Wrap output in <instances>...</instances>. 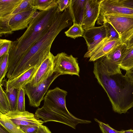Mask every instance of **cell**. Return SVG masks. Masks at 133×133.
I'll use <instances>...</instances> for the list:
<instances>
[{
	"label": "cell",
	"mask_w": 133,
	"mask_h": 133,
	"mask_svg": "<svg viewBox=\"0 0 133 133\" xmlns=\"http://www.w3.org/2000/svg\"><path fill=\"white\" fill-rule=\"evenodd\" d=\"M93 73L107 93L115 112L125 114L133 107V81L126 75L109 73L99 59L94 62Z\"/></svg>",
	"instance_id": "6da1fadb"
},
{
	"label": "cell",
	"mask_w": 133,
	"mask_h": 133,
	"mask_svg": "<svg viewBox=\"0 0 133 133\" xmlns=\"http://www.w3.org/2000/svg\"><path fill=\"white\" fill-rule=\"evenodd\" d=\"M61 12L58 5L46 11L35 12L23 35L12 41L9 51L8 75H12L23 55L49 30Z\"/></svg>",
	"instance_id": "7a4b0ae2"
},
{
	"label": "cell",
	"mask_w": 133,
	"mask_h": 133,
	"mask_svg": "<svg viewBox=\"0 0 133 133\" xmlns=\"http://www.w3.org/2000/svg\"><path fill=\"white\" fill-rule=\"evenodd\" d=\"M72 22V16L68 10L61 12L49 30L23 55L12 75L16 77L30 68L41 64L50 52L52 44L57 35L63 29L69 27Z\"/></svg>",
	"instance_id": "3957f363"
},
{
	"label": "cell",
	"mask_w": 133,
	"mask_h": 133,
	"mask_svg": "<svg viewBox=\"0 0 133 133\" xmlns=\"http://www.w3.org/2000/svg\"><path fill=\"white\" fill-rule=\"evenodd\" d=\"M67 94V91L57 87L49 90L44 97L43 106L36 110L35 116L44 123L58 122L74 129L78 124H83L84 119L75 117L67 109L65 97Z\"/></svg>",
	"instance_id": "277c9868"
},
{
	"label": "cell",
	"mask_w": 133,
	"mask_h": 133,
	"mask_svg": "<svg viewBox=\"0 0 133 133\" xmlns=\"http://www.w3.org/2000/svg\"><path fill=\"white\" fill-rule=\"evenodd\" d=\"M97 24L102 25L107 22L110 24L118 34L121 44L126 43L133 35V17L108 15H99Z\"/></svg>",
	"instance_id": "5b68a950"
},
{
	"label": "cell",
	"mask_w": 133,
	"mask_h": 133,
	"mask_svg": "<svg viewBox=\"0 0 133 133\" xmlns=\"http://www.w3.org/2000/svg\"><path fill=\"white\" fill-rule=\"evenodd\" d=\"M60 75L59 74L54 72L52 76L37 87L31 86L29 84L25 86V94L28 98L29 105L34 107H38L44 99V96L51 84Z\"/></svg>",
	"instance_id": "8992f818"
},
{
	"label": "cell",
	"mask_w": 133,
	"mask_h": 133,
	"mask_svg": "<svg viewBox=\"0 0 133 133\" xmlns=\"http://www.w3.org/2000/svg\"><path fill=\"white\" fill-rule=\"evenodd\" d=\"M55 57L54 72L61 75H76L79 77L80 69L77 58L72 55H68L64 52L57 54Z\"/></svg>",
	"instance_id": "52a82bcc"
},
{
	"label": "cell",
	"mask_w": 133,
	"mask_h": 133,
	"mask_svg": "<svg viewBox=\"0 0 133 133\" xmlns=\"http://www.w3.org/2000/svg\"><path fill=\"white\" fill-rule=\"evenodd\" d=\"M126 48L125 44L121 43L106 55L98 59L109 73H122L120 64L122 54Z\"/></svg>",
	"instance_id": "ba28073f"
},
{
	"label": "cell",
	"mask_w": 133,
	"mask_h": 133,
	"mask_svg": "<svg viewBox=\"0 0 133 133\" xmlns=\"http://www.w3.org/2000/svg\"><path fill=\"white\" fill-rule=\"evenodd\" d=\"M108 15L133 17V9L123 5L119 0H102L99 15Z\"/></svg>",
	"instance_id": "9c48e42d"
},
{
	"label": "cell",
	"mask_w": 133,
	"mask_h": 133,
	"mask_svg": "<svg viewBox=\"0 0 133 133\" xmlns=\"http://www.w3.org/2000/svg\"><path fill=\"white\" fill-rule=\"evenodd\" d=\"M121 43L120 39H113L106 37L92 49L88 51L84 57L89 58V61L94 62L106 55Z\"/></svg>",
	"instance_id": "30bf717a"
},
{
	"label": "cell",
	"mask_w": 133,
	"mask_h": 133,
	"mask_svg": "<svg viewBox=\"0 0 133 133\" xmlns=\"http://www.w3.org/2000/svg\"><path fill=\"white\" fill-rule=\"evenodd\" d=\"M55 65V56L50 52L42 62L35 76L29 84L33 87L39 85L52 75L54 72Z\"/></svg>",
	"instance_id": "8fae6325"
},
{
	"label": "cell",
	"mask_w": 133,
	"mask_h": 133,
	"mask_svg": "<svg viewBox=\"0 0 133 133\" xmlns=\"http://www.w3.org/2000/svg\"><path fill=\"white\" fill-rule=\"evenodd\" d=\"M102 0H86L81 25L84 29L94 27L100 14Z\"/></svg>",
	"instance_id": "7c38bea8"
},
{
	"label": "cell",
	"mask_w": 133,
	"mask_h": 133,
	"mask_svg": "<svg viewBox=\"0 0 133 133\" xmlns=\"http://www.w3.org/2000/svg\"><path fill=\"white\" fill-rule=\"evenodd\" d=\"M0 117L10 120L19 126L31 125H40L44 123L42 120L36 118L34 114L26 111H11L5 114L0 113Z\"/></svg>",
	"instance_id": "4fadbf2b"
},
{
	"label": "cell",
	"mask_w": 133,
	"mask_h": 133,
	"mask_svg": "<svg viewBox=\"0 0 133 133\" xmlns=\"http://www.w3.org/2000/svg\"><path fill=\"white\" fill-rule=\"evenodd\" d=\"M41 64L30 68L15 77L8 79L6 82L5 91L24 87L33 79Z\"/></svg>",
	"instance_id": "5bb4252c"
},
{
	"label": "cell",
	"mask_w": 133,
	"mask_h": 133,
	"mask_svg": "<svg viewBox=\"0 0 133 133\" xmlns=\"http://www.w3.org/2000/svg\"><path fill=\"white\" fill-rule=\"evenodd\" d=\"M37 10L34 8L31 10L11 14L9 21V26L14 31L23 29L27 28L31 22Z\"/></svg>",
	"instance_id": "9a60e30c"
},
{
	"label": "cell",
	"mask_w": 133,
	"mask_h": 133,
	"mask_svg": "<svg viewBox=\"0 0 133 133\" xmlns=\"http://www.w3.org/2000/svg\"><path fill=\"white\" fill-rule=\"evenodd\" d=\"M83 36L86 41L88 51L90 50L107 37L105 26L103 25L85 29Z\"/></svg>",
	"instance_id": "2e32d148"
},
{
	"label": "cell",
	"mask_w": 133,
	"mask_h": 133,
	"mask_svg": "<svg viewBox=\"0 0 133 133\" xmlns=\"http://www.w3.org/2000/svg\"><path fill=\"white\" fill-rule=\"evenodd\" d=\"M86 0H71L70 8L73 23L81 24Z\"/></svg>",
	"instance_id": "e0dca14e"
},
{
	"label": "cell",
	"mask_w": 133,
	"mask_h": 133,
	"mask_svg": "<svg viewBox=\"0 0 133 133\" xmlns=\"http://www.w3.org/2000/svg\"><path fill=\"white\" fill-rule=\"evenodd\" d=\"M22 0H0V17L11 14Z\"/></svg>",
	"instance_id": "ac0fdd59"
},
{
	"label": "cell",
	"mask_w": 133,
	"mask_h": 133,
	"mask_svg": "<svg viewBox=\"0 0 133 133\" xmlns=\"http://www.w3.org/2000/svg\"><path fill=\"white\" fill-rule=\"evenodd\" d=\"M121 69L126 71L133 68V46L124 51L120 64Z\"/></svg>",
	"instance_id": "d6986e66"
},
{
	"label": "cell",
	"mask_w": 133,
	"mask_h": 133,
	"mask_svg": "<svg viewBox=\"0 0 133 133\" xmlns=\"http://www.w3.org/2000/svg\"><path fill=\"white\" fill-rule=\"evenodd\" d=\"M57 0H35L34 8L40 11H46L57 5Z\"/></svg>",
	"instance_id": "ffe728a7"
},
{
	"label": "cell",
	"mask_w": 133,
	"mask_h": 133,
	"mask_svg": "<svg viewBox=\"0 0 133 133\" xmlns=\"http://www.w3.org/2000/svg\"><path fill=\"white\" fill-rule=\"evenodd\" d=\"M11 111L9 100L6 92L0 84V113L6 114Z\"/></svg>",
	"instance_id": "44dd1931"
},
{
	"label": "cell",
	"mask_w": 133,
	"mask_h": 133,
	"mask_svg": "<svg viewBox=\"0 0 133 133\" xmlns=\"http://www.w3.org/2000/svg\"><path fill=\"white\" fill-rule=\"evenodd\" d=\"M84 32L81 24L75 23L64 33L67 37L75 39L78 37L83 36Z\"/></svg>",
	"instance_id": "7402d4cb"
},
{
	"label": "cell",
	"mask_w": 133,
	"mask_h": 133,
	"mask_svg": "<svg viewBox=\"0 0 133 133\" xmlns=\"http://www.w3.org/2000/svg\"><path fill=\"white\" fill-rule=\"evenodd\" d=\"M0 124L10 133H25L19 126L9 119L0 117Z\"/></svg>",
	"instance_id": "603a6c76"
},
{
	"label": "cell",
	"mask_w": 133,
	"mask_h": 133,
	"mask_svg": "<svg viewBox=\"0 0 133 133\" xmlns=\"http://www.w3.org/2000/svg\"><path fill=\"white\" fill-rule=\"evenodd\" d=\"M9 52L0 57V84L7 72L8 65Z\"/></svg>",
	"instance_id": "cb8c5ba5"
},
{
	"label": "cell",
	"mask_w": 133,
	"mask_h": 133,
	"mask_svg": "<svg viewBox=\"0 0 133 133\" xmlns=\"http://www.w3.org/2000/svg\"><path fill=\"white\" fill-rule=\"evenodd\" d=\"M35 0H22L11 14L23 12L34 9Z\"/></svg>",
	"instance_id": "d4e9b609"
},
{
	"label": "cell",
	"mask_w": 133,
	"mask_h": 133,
	"mask_svg": "<svg viewBox=\"0 0 133 133\" xmlns=\"http://www.w3.org/2000/svg\"><path fill=\"white\" fill-rule=\"evenodd\" d=\"M18 89H14L5 91L8 98L11 111L17 110V102Z\"/></svg>",
	"instance_id": "484cf974"
},
{
	"label": "cell",
	"mask_w": 133,
	"mask_h": 133,
	"mask_svg": "<svg viewBox=\"0 0 133 133\" xmlns=\"http://www.w3.org/2000/svg\"><path fill=\"white\" fill-rule=\"evenodd\" d=\"M25 92L24 87L18 89L17 110L20 111H25Z\"/></svg>",
	"instance_id": "4316f807"
},
{
	"label": "cell",
	"mask_w": 133,
	"mask_h": 133,
	"mask_svg": "<svg viewBox=\"0 0 133 133\" xmlns=\"http://www.w3.org/2000/svg\"><path fill=\"white\" fill-rule=\"evenodd\" d=\"M105 27L107 37L113 39H120L119 35L114 28L110 23L104 22L102 25Z\"/></svg>",
	"instance_id": "83f0119b"
},
{
	"label": "cell",
	"mask_w": 133,
	"mask_h": 133,
	"mask_svg": "<svg viewBox=\"0 0 133 133\" xmlns=\"http://www.w3.org/2000/svg\"><path fill=\"white\" fill-rule=\"evenodd\" d=\"M12 42L9 40L0 39V57L9 52Z\"/></svg>",
	"instance_id": "f1b7e54d"
},
{
	"label": "cell",
	"mask_w": 133,
	"mask_h": 133,
	"mask_svg": "<svg viewBox=\"0 0 133 133\" xmlns=\"http://www.w3.org/2000/svg\"><path fill=\"white\" fill-rule=\"evenodd\" d=\"M94 120L98 123L102 133H122L120 131L115 130L108 124L104 123L96 118H95Z\"/></svg>",
	"instance_id": "f546056e"
},
{
	"label": "cell",
	"mask_w": 133,
	"mask_h": 133,
	"mask_svg": "<svg viewBox=\"0 0 133 133\" xmlns=\"http://www.w3.org/2000/svg\"><path fill=\"white\" fill-rule=\"evenodd\" d=\"M39 126L37 125H21L19 127L25 133H36Z\"/></svg>",
	"instance_id": "4dcf8cb0"
},
{
	"label": "cell",
	"mask_w": 133,
	"mask_h": 133,
	"mask_svg": "<svg viewBox=\"0 0 133 133\" xmlns=\"http://www.w3.org/2000/svg\"><path fill=\"white\" fill-rule=\"evenodd\" d=\"M71 0H57L58 8L61 12H63L70 7Z\"/></svg>",
	"instance_id": "1f68e13d"
},
{
	"label": "cell",
	"mask_w": 133,
	"mask_h": 133,
	"mask_svg": "<svg viewBox=\"0 0 133 133\" xmlns=\"http://www.w3.org/2000/svg\"><path fill=\"white\" fill-rule=\"evenodd\" d=\"M123 5L133 9V0H119Z\"/></svg>",
	"instance_id": "d6a6232c"
},
{
	"label": "cell",
	"mask_w": 133,
	"mask_h": 133,
	"mask_svg": "<svg viewBox=\"0 0 133 133\" xmlns=\"http://www.w3.org/2000/svg\"><path fill=\"white\" fill-rule=\"evenodd\" d=\"M36 133H51L49 129L46 126L41 125Z\"/></svg>",
	"instance_id": "836d02e7"
},
{
	"label": "cell",
	"mask_w": 133,
	"mask_h": 133,
	"mask_svg": "<svg viewBox=\"0 0 133 133\" xmlns=\"http://www.w3.org/2000/svg\"><path fill=\"white\" fill-rule=\"evenodd\" d=\"M125 74L133 81V68L129 70L126 71Z\"/></svg>",
	"instance_id": "e575fe53"
},
{
	"label": "cell",
	"mask_w": 133,
	"mask_h": 133,
	"mask_svg": "<svg viewBox=\"0 0 133 133\" xmlns=\"http://www.w3.org/2000/svg\"><path fill=\"white\" fill-rule=\"evenodd\" d=\"M126 45L127 48H129L133 46V35L128 40Z\"/></svg>",
	"instance_id": "d590c367"
},
{
	"label": "cell",
	"mask_w": 133,
	"mask_h": 133,
	"mask_svg": "<svg viewBox=\"0 0 133 133\" xmlns=\"http://www.w3.org/2000/svg\"><path fill=\"white\" fill-rule=\"evenodd\" d=\"M0 133H10L3 126L0 124Z\"/></svg>",
	"instance_id": "8d00e7d4"
},
{
	"label": "cell",
	"mask_w": 133,
	"mask_h": 133,
	"mask_svg": "<svg viewBox=\"0 0 133 133\" xmlns=\"http://www.w3.org/2000/svg\"><path fill=\"white\" fill-rule=\"evenodd\" d=\"M120 131L122 133H133V130L132 129L127 130H122Z\"/></svg>",
	"instance_id": "74e56055"
}]
</instances>
